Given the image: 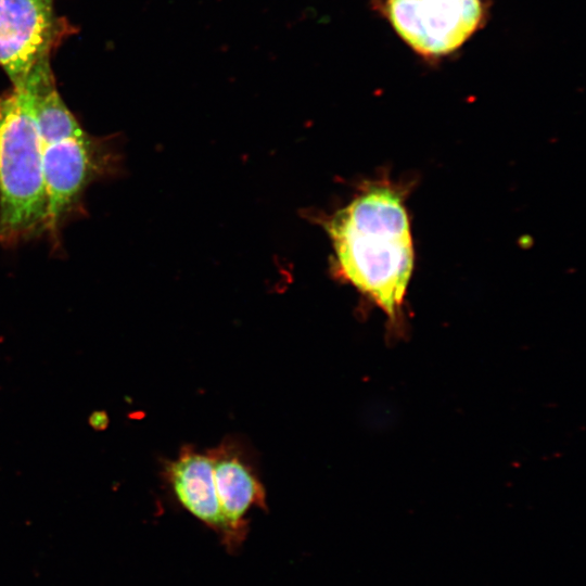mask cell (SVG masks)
Instances as JSON below:
<instances>
[{"instance_id":"6da1fadb","label":"cell","mask_w":586,"mask_h":586,"mask_svg":"<svg viewBox=\"0 0 586 586\" xmlns=\"http://www.w3.org/2000/svg\"><path fill=\"white\" fill-rule=\"evenodd\" d=\"M407 194L387 177L369 181L327 224L340 277L384 313L394 334L404 330L415 266Z\"/></svg>"},{"instance_id":"7a4b0ae2","label":"cell","mask_w":586,"mask_h":586,"mask_svg":"<svg viewBox=\"0 0 586 586\" xmlns=\"http://www.w3.org/2000/svg\"><path fill=\"white\" fill-rule=\"evenodd\" d=\"M42 152L29 94L12 87L0 94V244L46 230Z\"/></svg>"},{"instance_id":"3957f363","label":"cell","mask_w":586,"mask_h":586,"mask_svg":"<svg viewBox=\"0 0 586 586\" xmlns=\"http://www.w3.org/2000/svg\"><path fill=\"white\" fill-rule=\"evenodd\" d=\"M380 13L410 49L428 60L457 51L484 24L482 0H375Z\"/></svg>"},{"instance_id":"277c9868","label":"cell","mask_w":586,"mask_h":586,"mask_svg":"<svg viewBox=\"0 0 586 586\" xmlns=\"http://www.w3.org/2000/svg\"><path fill=\"white\" fill-rule=\"evenodd\" d=\"M68 29L53 0H0V66L13 87L24 85L33 67L72 33Z\"/></svg>"},{"instance_id":"5b68a950","label":"cell","mask_w":586,"mask_h":586,"mask_svg":"<svg viewBox=\"0 0 586 586\" xmlns=\"http://www.w3.org/2000/svg\"><path fill=\"white\" fill-rule=\"evenodd\" d=\"M111 158L107 146L87 133L43 145L46 230L58 231L87 186L109 170Z\"/></svg>"},{"instance_id":"8992f818","label":"cell","mask_w":586,"mask_h":586,"mask_svg":"<svg viewBox=\"0 0 586 586\" xmlns=\"http://www.w3.org/2000/svg\"><path fill=\"white\" fill-rule=\"evenodd\" d=\"M211 450L215 489L222 517L220 536L232 550L245 538L247 512L253 507L265 508V488L235 445L222 443Z\"/></svg>"},{"instance_id":"52a82bcc","label":"cell","mask_w":586,"mask_h":586,"mask_svg":"<svg viewBox=\"0 0 586 586\" xmlns=\"http://www.w3.org/2000/svg\"><path fill=\"white\" fill-rule=\"evenodd\" d=\"M164 473L179 504L221 535L222 517L214 483L212 450L184 446L177 458L166 463Z\"/></svg>"},{"instance_id":"ba28073f","label":"cell","mask_w":586,"mask_h":586,"mask_svg":"<svg viewBox=\"0 0 586 586\" xmlns=\"http://www.w3.org/2000/svg\"><path fill=\"white\" fill-rule=\"evenodd\" d=\"M21 87L29 94L43 145L86 133L56 89L50 58L39 61Z\"/></svg>"},{"instance_id":"9c48e42d","label":"cell","mask_w":586,"mask_h":586,"mask_svg":"<svg viewBox=\"0 0 586 586\" xmlns=\"http://www.w3.org/2000/svg\"><path fill=\"white\" fill-rule=\"evenodd\" d=\"M89 423L98 431L104 430L109 425V417L104 411H94L89 418Z\"/></svg>"}]
</instances>
